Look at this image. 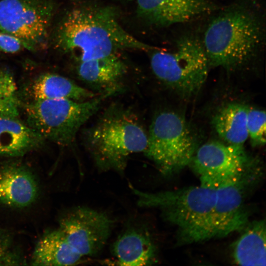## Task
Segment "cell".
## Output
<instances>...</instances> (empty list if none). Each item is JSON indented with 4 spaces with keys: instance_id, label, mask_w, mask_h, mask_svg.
Masks as SVG:
<instances>
[{
    "instance_id": "8fae6325",
    "label": "cell",
    "mask_w": 266,
    "mask_h": 266,
    "mask_svg": "<svg viewBox=\"0 0 266 266\" xmlns=\"http://www.w3.org/2000/svg\"><path fill=\"white\" fill-rule=\"evenodd\" d=\"M254 163L243 145L210 141L197 149L190 165L201 183L217 187Z\"/></svg>"
},
{
    "instance_id": "8992f818",
    "label": "cell",
    "mask_w": 266,
    "mask_h": 266,
    "mask_svg": "<svg viewBox=\"0 0 266 266\" xmlns=\"http://www.w3.org/2000/svg\"><path fill=\"white\" fill-rule=\"evenodd\" d=\"M150 62L156 78L184 97L192 96L201 88L209 65L202 42L191 35L179 39L171 52L155 49Z\"/></svg>"
},
{
    "instance_id": "5bb4252c",
    "label": "cell",
    "mask_w": 266,
    "mask_h": 266,
    "mask_svg": "<svg viewBox=\"0 0 266 266\" xmlns=\"http://www.w3.org/2000/svg\"><path fill=\"white\" fill-rule=\"evenodd\" d=\"M99 94L65 76L53 73L38 75L25 85L20 92L18 91L19 97L22 96L26 100L21 102L61 99L84 101Z\"/></svg>"
},
{
    "instance_id": "9c48e42d",
    "label": "cell",
    "mask_w": 266,
    "mask_h": 266,
    "mask_svg": "<svg viewBox=\"0 0 266 266\" xmlns=\"http://www.w3.org/2000/svg\"><path fill=\"white\" fill-rule=\"evenodd\" d=\"M255 163L216 187L211 219V238H221L242 230L248 224L245 206L247 192L261 175Z\"/></svg>"
},
{
    "instance_id": "9a60e30c",
    "label": "cell",
    "mask_w": 266,
    "mask_h": 266,
    "mask_svg": "<svg viewBox=\"0 0 266 266\" xmlns=\"http://www.w3.org/2000/svg\"><path fill=\"white\" fill-rule=\"evenodd\" d=\"M127 72L126 64L117 54L79 62L77 67L79 78L102 93L120 92V83Z\"/></svg>"
},
{
    "instance_id": "7402d4cb",
    "label": "cell",
    "mask_w": 266,
    "mask_h": 266,
    "mask_svg": "<svg viewBox=\"0 0 266 266\" xmlns=\"http://www.w3.org/2000/svg\"><path fill=\"white\" fill-rule=\"evenodd\" d=\"M266 115L265 110L249 107L247 115V130L248 137L255 146L266 143Z\"/></svg>"
},
{
    "instance_id": "6da1fadb",
    "label": "cell",
    "mask_w": 266,
    "mask_h": 266,
    "mask_svg": "<svg viewBox=\"0 0 266 266\" xmlns=\"http://www.w3.org/2000/svg\"><path fill=\"white\" fill-rule=\"evenodd\" d=\"M115 10L108 6L85 5L69 11L60 23L55 45L78 62L104 57L121 50L156 48L137 39L121 25Z\"/></svg>"
},
{
    "instance_id": "7a4b0ae2",
    "label": "cell",
    "mask_w": 266,
    "mask_h": 266,
    "mask_svg": "<svg viewBox=\"0 0 266 266\" xmlns=\"http://www.w3.org/2000/svg\"><path fill=\"white\" fill-rule=\"evenodd\" d=\"M84 143L101 170H124L129 157L145 151L147 132L136 115L120 104L109 106L84 133Z\"/></svg>"
},
{
    "instance_id": "4fadbf2b",
    "label": "cell",
    "mask_w": 266,
    "mask_h": 266,
    "mask_svg": "<svg viewBox=\"0 0 266 266\" xmlns=\"http://www.w3.org/2000/svg\"><path fill=\"white\" fill-rule=\"evenodd\" d=\"M37 180L25 166L10 162L0 164V203L23 208L33 203L38 195Z\"/></svg>"
},
{
    "instance_id": "52a82bcc",
    "label": "cell",
    "mask_w": 266,
    "mask_h": 266,
    "mask_svg": "<svg viewBox=\"0 0 266 266\" xmlns=\"http://www.w3.org/2000/svg\"><path fill=\"white\" fill-rule=\"evenodd\" d=\"M145 155L165 175L189 165L197 150L195 138L185 118L172 111L157 114L147 132Z\"/></svg>"
},
{
    "instance_id": "e0dca14e",
    "label": "cell",
    "mask_w": 266,
    "mask_h": 266,
    "mask_svg": "<svg viewBox=\"0 0 266 266\" xmlns=\"http://www.w3.org/2000/svg\"><path fill=\"white\" fill-rule=\"evenodd\" d=\"M117 265L125 266L151 265L156 262V249L149 235L131 229L120 235L112 246Z\"/></svg>"
},
{
    "instance_id": "d6986e66",
    "label": "cell",
    "mask_w": 266,
    "mask_h": 266,
    "mask_svg": "<svg viewBox=\"0 0 266 266\" xmlns=\"http://www.w3.org/2000/svg\"><path fill=\"white\" fill-rule=\"evenodd\" d=\"M242 230L233 248L234 262L240 266H265V221L248 223Z\"/></svg>"
},
{
    "instance_id": "603a6c76",
    "label": "cell",
    "mask_w": 266,
    "mask_h": 266,
    "mask_svg": "<svg viewBox=\"0 0 266 266\" xmlns=\"http://www.w3.org/2000/svg\"><path fill=\"white\" fill-rule=\"evenodd\" d=\"M12 237L6 231L0 227V265H21L20 256L12 250Z\"/></svg>"
},
{
    "instance_id": "ba28073f",
    "label": "cell",
    "mask_w": 266,
    "mask_h": 266,
    "mask_svg": "<svg viewBox=\"0 0 266 266\" xmlns=\"http://www.w3.org/2000/svg\"><path fill=\"white\" fill-rule=\"evenodd\" d=\"M54 14V6L47 0H0V28L24 49H44Z\"/></svg>"
},
{
    "instance_id": "ac0fdd59",
    "label": "cell",
    "mask_w": 266,
    "mask_h": 266,
    "mask_svg": "<svg viewBox=\"0 0 266 266\" xmlns=\"http://www.w3.org/2000/svg\"><path fill=\"white\" fill-rule=\"evenodd\" d=\"M82 258L70 246L58 228L46 232L38 240L31 260L33 266H70Z\"/></svg>"
},
{
    "instance_id": "44dd1931",
    "label": "cell",
    "mask_w": 266,
    "mask_h": 266,
    "mask_svg": "<svg viewBox=\"0 0 266 266\" xmlns=\"http://www.w3.org/2000/svg\"><path fill=\"white\" fill-rule=\"evenodd\" d=\"M21 101L12 75L0 67V116H19Z\"/></svg>"
},
{
    "instance_id": "3957f363",
    "label": "cell",
    "mask_w": 266,
    "mask_h": 266,
    "mask_svg": "<svg viewBox=\"0 0 266 266\" xmlns=\"http://www.w3.org/2000/svg\"><path fill=\"white\" fill-rule=\"evenodd\" d=\"M142 206L160 209L164 219L175 227L179 243L211 239V219L216 187L204 183L173 191L154 193L132 188Z\"/></svg>"
},
{
    "instance_id": "cb8c5ba5",
    "label": "cell",
    "mask_w": 266,
    "mask_h": 266,
    "mask_svg": "<svg viewBox=\"0 0 266 266\" xmlns=\"http://www.w3.org/2000/svg\"><path fill=\"white\" fill-rule=\"evenodd\" d=\"M24 49L15 38L8 34L0 28V51L5 53H15Z\"/></svg>"
},
{
    "instance_id": "ffe728a7",
    "label": "cell",
    "mask_w": 266,
    "mask_h": 266,
    "mask_svg": "<svg viewBox=\"0 0 266 266\" xmlns=\"http://www.w3.org/2000/svg\"><path fill=\"white\" fill-rule=\"evenodd\" d=\"M248 106L238 102L225 105L215 114L213 127L226 143L243 145L248 137L246 122Z\"/></svg>"
},
{
    "instance_id": "7c38bea8",
    "label": "cell",
    "mask_w": 266,
    "mask_h": 266,
    "mask_svg": "<svg viewBox=\"0 0 266 266\" xmlns=\"http://www.w3.org/2000/svg\"><path fill=\"white\" fill-rule=\"evenodd\" d=\"M213 8L208 0H137L138 15L159 26L187 22Z\"/></svg>"
},
{
    "instance_id": "277c9868",
    "label": "cell",
    "mask_w": 266,
    "mask_h": 266,
    "mask_svg": "<svg viewBox=\"0 0 266 266\" xmlns=\"http://www.w3.org/2000/svg\"><path fill=\"white\" fill-rule=\"evenodd\" d=\"M257 16L242 6L222 12L208 25L202 42L209 65L232 69L252 60L263 40Z\"/></svg>"
},
{
    "instance_id": "5b68a950",
    "label": "cell",
    "mask_w": 266,
    "mask_h": 266,
    "mask_svg": "<svg viewBox=\"0 0 266 266\" xmlns=\"http://www.w3.org/2000/svg\"><path fill=\"white\" fill-rule=\"evenodd\" d=\"M119 93H100L84 101L61 99L21 102L25 122L45 140L67 146L72 144L81 127L109 97Z\"/></svg>"
},
{
    "instance_id": "30bf717a",
    "label": "cell",
    "mask_w": 266,
    "mask_h": 266,
    "mask_svg": "<svg viewBox=\"0 0 266 266\" xmlns=\"http://www.w3.org/2000/svg\"><path fill=\"white\" fill-rule=\"evenodd\" d=\"M112 228V220L107 215L83 206L75 207L62 217L59 228L72 248L82 257L98 254Z\"/></svg>"
},
{
    "instance_id": "2e32d148",
    "label": "cell",
    "mask_w": 266,
    "mask_h": 266,
    "mask_svg": "<svg viewBox=\"0 0 266 266\" xmlns=\"http://www.w3.org/2000/svg\"><path fill=\"white\" fill-rule=\"evenodd\" d=\"M45 141L19 116H0V156H23L41 148Z\"/></svg>"
}]
</instances>
